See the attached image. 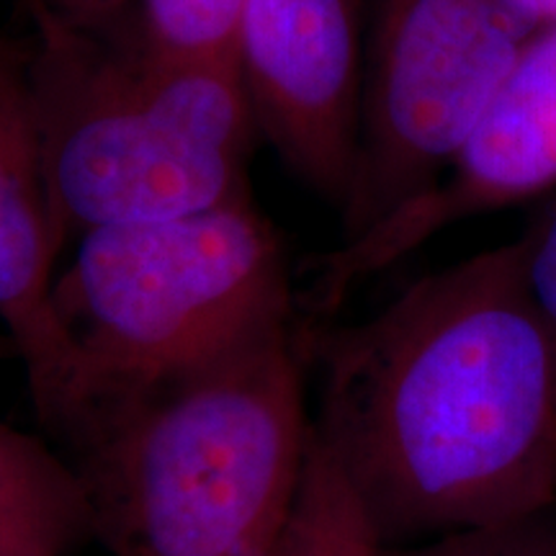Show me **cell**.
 Masks as SVG:
<instances>
[{"instance_id": "1", "label": "cell", "mask_w": 556, "mask_h": 556, "mask_svg": "<svg viewBox=\"0 0 556 556\" xmlns=\"http://www.w3.org/2000/svg\"><path fill=\"white\" fill-rule=\"evenodd\" d=\"M304 336L312 428L387 548L554 507L556 356L523 238Z\"/></svg>"}, {"instance_id": "2", "label": "cell", "mask_w": 556, "mask_h": 556, "mask_svg": "<svg viewBox=\"0 0 556 556\" xmlns=\"http://www.w3.org/2000/svg\"><path fill=\"white\" fill-rule=\"evenodd\" d=\"M307 336L278 319L168 377L83 402L50 435L114 556H270L307 467Z\"/></svg>"}, {"instance_id": "3", "label": "cell", "mask_w": 556, "mask_h": 556, "mask_svg": "<svg viewBox=\"0 0 556 556\" xmlns=\"http://www.w3.org/2000/svg\"><path fill=\"white\" fill-rule=\"evenodd\" d=\"M29 88L54 232L150 225L250 199L255 119L238 65L160 52L137 9L80 26L26 3Z\"/></svg>"}, {"instance_id": "4", "label": "cell", "mask_w": 556, "mask_h": 556, "mask_svg": "<svg viewBox=\"0 0 556 556\" xmlns=\"http://www.w3.org/2000/svg\"><path fill=\"white\" fill-rule=\"evenodd\" d=\"M52 304L70 387L47 438L83 402L168 377L299 315L287 250L250 199L83 235Z\"/></svg>"}, {"instance_id": "5", "label": "cell", "mask_w": 556, "mask_h": 556, "mask_svg": "<svg viewBox=\"0 0 556 556\" xmlns=\"http://www.w3.org/2000/svg\"><path fill=\"white\" fill-rule=\"evenodd\" d=\"M364 9V103L343 242L446 176L536 34L510 0H366Z\"/></svg>"}, {"instance_id": "6", "label": "cell", "mask_w": 556, "mask_h": 556, "mask_svg": "<svg viewBox=\"0 0 556 556\" xmlns=\"http://www.w3.org/2000/svg\"><path fill=\"white\" fill-rule=\"evenodd\" d=\"M364 18V0H245L235 31L255 129L338 212L358 160Z\"/></svg>"}, {"instance_id": "7", "label": "cell", "mask_w": 556, "mask_h": 556, "mask_svg": "<svg viewBox=\"0 0 556 556\" xmlns=\"http://www.w3.org/2000/svg\"><path fill=\"white\" fill-rule=\"evenodd\" d=\"M554 184L556 26H548L528 41L503 93L446 176L364 238L323 255L299 304L315 323H330L356 283L394 266L433 235L462 219L539 197Z\"/></svg>"}, {"instance_id": "8", "label": "cell", "mask_w": 556, "mask_h": 556, "mask_svg": "<svg viewBox=\"0 0 556 556\" xmlns=\"http://www.w3.org/2000/svg\"><path fill=\"white\" fill-rule=\"evenodd\" d=\"M60 250L31 109L29 47L0 37V325L26 368L45 433L70 387V345L52 304Z\"/></svg>"}, {"instance_id": "9", "label": "cell", "mask_w": 556, "mask_h": 556, "mask_svg": "<svg viewBox=\"0 0 556 556\" xmlns=\"http://www.w3.org/2000/svg\"><path fill=\"white\" fill-rule=\"evenodd\" d=\"M88 541L86 497L67 458L0 420V556H70Z\"/></svg>"}, {"instance_id": "10", "label": "cell", "mask_w": 556, "mask_h": 556, "mask_svg": "<svg viewBox=\"0 0 556 556\" xmlns=\"http://www.w3.org/2000/svg\"><path fill=\"white\" fill-rule=\"evenodd\" d=\"M270 556H387V546L317 441L315 428L296 503Z\"/></svg>"}, {"instance_id": "11", "label": "cell", "mask_w": 556, "mask_h": 556, "mask_svg": "<svg viewBox=\"0 0 556 556\" xmlns=\"http://www.w3.org/2000/svg\"><path fill=\"white\" fill-rule=\"evenodd\" d=\"M245 0H139L144 37L186 60L235 62V31Z\"/></svg>"}, {"instance_id": "12", "label": "cell", "mask_w": 556, "mask_h": 556, "mask_svg": "<svg viewBox=\"0 0 556 556\" xmlns=\"http://www.w3.org/2000/svg\"><path fill=\"white\" fill-rule=\"evenodd\" d=\"M548 510L467 528L422 544L387 548V556H556V526Z\"/></svg>"}, {"instance_id": "13", "label": "cell", "mask_w": 556, "mask_h": 556, "mask_svg": "<svg viewBox=\"0 0 556 556\" xmlns=\"http://www.w3.org/2000/svg\"><path fill=\"white\" fill-rule=\"evenodd\" d=\"M526 281L539 315L544 317L556 356V204L541 212L523 235Z\"/></svg>"}, {"instance_id": "14", "label": "cell", "mask_w": 556, "mask_h": 556, "mask_svg": "<svg viewBox=\"0 0 556 556\" xmlns=\"http://www.w3.org/2000/svg\"><path fill=\"white\" fill-rule=\"evenodd\" d=\"M21 5L34 3L47 9L54 16L80 26H101L127 16L137 9L139 0H18Z\"/></svg>"}, {"instance_id": "15", "label": "cell", "mask_w": 556, "mask_h": 556, "mask_svg": "<svg viewBox=\"0 0 556 556\" xmlns=\"http://www.w3.org/2000/svg\"><path fill=\"white\" fill-rule=\"evenodd\" d=\"M510 5L528 24H533L536 31L556 26V0H510Z\"/></svg>"}, {"instance_id": "16", "label": "cell", "mask_w": 556, "mask_h": 556, "mask_svg": "<svg viewBox=\"0 0 556 556\" xmlns=\"http://www.w3.org/2000/svg\"><path fill=\"white\" fill-rule=\"evenodd\" d=\"M5 358H18V353H16V345H13V340L5 336V330H0V361Z\"/></svg>"}]
</instances>
